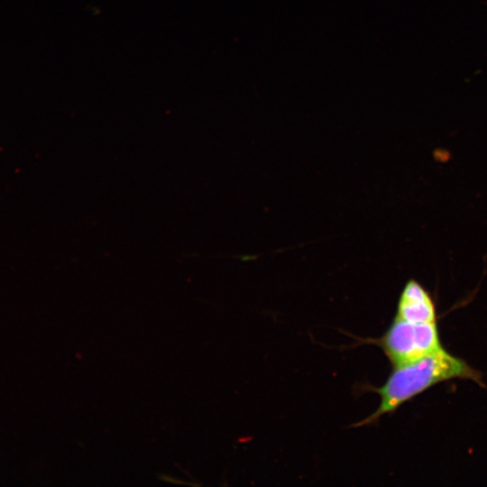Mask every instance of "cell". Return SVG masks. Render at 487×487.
Here are the masks:
<instances>
[{
  "label": "cell",
  "mask_w": 487,
  "mask_h": 487,
  "mask_svg": "<svg viewBox=\"0 0 487 487\" xmlns=\"http://www.w3.org/2000/svg\"><path fill=\"white\" fill-rule=\"evenodd\" d=\"M454 379L471 380L484 386L479 371L444 348L418 360L394 366L385 383L380 388H372L381 398L378 409L353 427L373 424L430 387Z\"/></svg>",
  "instance_id": "obj_1"
},
{
  "label": "cell",
  "mask_w": 487,
  "mask_h": 487,
  "mask_svg": "<svg viewBox=\"0 0 487 487\" xmlns=\"http://www.w3.org/2000/svg\"><path fill=\"white\" fill-rule=\"evenodd\" d=\"M392 366L402 365L443 348L436 323H412L394 318L381 337L372 340Z\"/></svg>",
  "instance_id": "obj_2"
},
{
  "label": "cell",
  "mask_w": 487,
  "mask_h": 487,
  "mask_svg": "<svg viewBox=\"0 0 487 487\" xmlns=\"http://www.w3.org/2000/svg\"><path fill=\"white\" fill-rule=\"evenodd\" d=\"M394 318L412 323H436V307L430 293L414 279L404 285Z\"/></svg>",
  "instance_id": "obj_3"
}]
</instances>
